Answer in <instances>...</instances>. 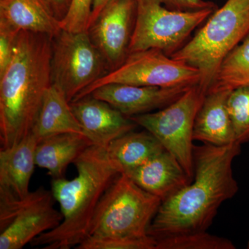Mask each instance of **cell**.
Masks as SVG:
<instances>
[{"mask_svg":"<svg viewBox=\"0 0 249 249\" xmlns=\"http://www.w3.org/2000/svg\"><path fill=\"white\" fill-rule=\"evenodd\" d=\"M241 145H195L193 180L162 201L147 234L157 240L207 231L221 205L238 191L232 162L241 153Z\"/></svg>","mask_w":249,"mask_h":249,"instance_id":"obj_1","label":"cell"},{"mask_svg":"<svg viewBox=\"0 0 249 249\" xmlns=\"http://www.w3.org/2000/svg\"><path fill=\"white\" fill-rule=\"evenodd\" d=\"M53 36L22 31L12 60L0 75V143L7 148L31 134L52 85Z\"/></svg>","mask_w":249,"mask_h":249,"instance_id":"obj_2","label":"cell"},{"mask_svg":"<svg viewBox=\"0 0 249 249\" xmlns=\"http://www.w3.org/2000/svg\"><path fill=\"white\" fill-rule=\"evenodd\" d=\"M77 176L52 179V192L62 214L60 225L31 242L42 249H76L89 237L91 222L105 192L120 172L105 147L92 145L73 162Z\"/></svg>","mask_w":249,"mask_h":249,"instance_id":"obj_3","label":"cell"},{"mask_svg":"<svg viewBox=\"0 0 249 249\" xmlns=\"http://www.w3.org/2000/svg\"><path fill=\"white\" fill-rule=\"evenodd\" d=\"M249 36V0H227L178 52L170 55L198 69L207 92L226 57Z\"/></svg>","mask_w":249,"mask_h":249,"instance_id":"obj_4","label":"cell"},{"mask_svg":"<svg viewBox=\"0 0 249 249\" xmlns=\"http://www.w3.org/2000/svg\"><path fill=\"white\" fill-rule=\"evenodd\" d=\"M161 203L160 197L144 191L125 174H120L100 200L89 237L146 236Z\"/></svg>","mask_w":249,"mask_h":249,"instance_id":"obj_5","label":"cell"},{"mask_svg":"<svg viewBox=\"0 0 249 249\" xmlns=\"http://www.w3.org/2000/svg\"><path fill=\"white\" fill-rule=\"evenodd\" d=\"M215 10L175 11L165 7L160 0H136L129 53L157 49L170 56L186 43L193 31Z\"/></svg>","mask_w":249,"mask_h":249,"instance_id":"obj_6","label":"cell"},{"mask_svg":"<svg viewBox=\"0 0 249 249\" xmlns=\"http://www.w3.org/2000/svg\"><path fill=\"white\" fill-rule=\"evenodd\" d=\"M206 93L199 85H194L160 110L129 118L155 136L192 179L194 177L193 129Z\"/></svg>","mask_w":249,"mask_h":249,"instance_id":"obj_7","label":"cell"},{"mask_svg":"<svg viewBox=\"0 0 249 249\" xmlns=\"http://www.w3.org/2000/svg\"><path fill=\"white\" fill-rule=\"evenodd\" d=\"M109 72L88 31L62 30L52 39L51 80L67 101L75 98Z\"/></svg>","mask_w":249,"mask_h":249,"instance_id":"obj_8","label":"cell"},{"mask_svg":"<svg viewBox=\"0 0 249 249\" xmlns=\"http://www.w3.org/2000/svg\"><path fill=\"white\" fill-rule=\"evenodd\" d=\"M200 80V71L196 67L175 60L160 49H147L129 53L120 66L96 80L73 101L109 83L173 88L194 86Z\"/></svg>","mask_w":249,"mask_h":249,"instance_id":"obj_9","label":"cell"},{"mask_svg":"<svg viewBox=\"0 0 249 249\" xmlns=\"http://www.w3.org/2000/svg\"><path fill=\"white\" fill-rule=\"evenodd\" d=\"M52 191L40 186L24 199L0 204V249H21L62 222Z\"/></svg>","mask_w":249,"mask_h":249,"instance_id":"obj_10","label":"cell"},{"mask_svg":"<svg viewBox=\"0 0 249 249\" xmlns=\"http://www.w3.org/2000/svg\"><path fill=\"white\" fill-rule=\"evenodd\" d=\"M135 14L136 0H111L88 28L109 71L120 66L128 55Z\"/></svg>","mask_w":249,"mask_h":249,"instance_id":"obj_11","label":"cell"},{"mask_svg":"<svg viewBox=\"0 0 249 249\" xmlns=\"http://www.w3.org/2000/svg\"><path fill=\"white\" fill-rule=\"evenodd\" d=\"M70 106L83 133L98 146L107 148L113 141L138 126L109 103L91 94L71 101Z\"/></svg>","mask_w":249,"mask_h":249,"instance_id":"obj_12","label":"cell"},{"mask_svg":"<svg viewBox=\"0 0 249 249\" xmlns=\"http://www.w3.org/2000/svg\"><path fill=\"white\" fill-rule=\"evenodd\" d=\"M191 88H162L109 83L99 87L90 94L131 118L169 106Z\"/></svg>","mask_w":249,"mask_h":249,"instance_id":"obj_13","label":"cell"},{"mask_svg":"<svg viewBox=\"0 0 249 249\" xmlns=\"http://www.w3.org/2000/svg\"><path fill=\"white\" fill-rule=\"evenodd\" d=\"M37 144L31 133L16 145L0 150V204L22 200L30 193Z\"/></svg>","mask_w":249,"mask_h":249,"instance_id":"obj_14","label":"cell"},{"mask_svg":"<svg viewBox=\"0 0 249 249\" xmlns=\"http://www.w3.org/2000/svg\"><path fill=\"white\" fill-rule=\"evenodd\" d=\"M125 175L144 191L158 196L162 201L193 180L177 159L165 150Z\"/></svg>","mask_w":249,"mask_h":249,"instance_id":"obj_15","label":"cell"},{"mask_svg":"<svg viewBox=\"0 0 249 249\" xmlns=\"http://www.w3.org/2000/svg\"><path fill=\"white\" fill-rule=\"evenodd\" d=\"M231 91L220 88L208 90L196 114L193 129L194 141L217 146L237 142L227 107Z\"/></svg>","mask_w":249,"mask_h":249,"instance_id":"obj_16","label":"cell"},{"mask_svg":"<svg viewBox=\"0 0 249 249\" xmlns=\"http://www.w3.org/2000/svg\"><path fill=\"white\" fill-rule=\"evenodd\" d=\"M93 145L84 134L67 132L41 139L36 149V163L48 172L52 179L65 178L70 163Z\"/></svg>","mask_w":249,"mask_h":249,"instance_id":"obj_17","label":"cell"},{"mask_svg":"<svg viewBox=\"0 0 249 249\" xmlns=\"http://www.w3.org/2000/svg\"><path fill=\"white\" fill-rule=\"evenodd\" d=\"M0 24L20 32L53 36L62 30L40 0H0Z\"/></svg>","mask_w":249,"mask_h":249,"instance_id":"obj_18","label":"cell"},{"mask_svg":"<svg viewBox=\"0 0 249 249\" xmlns=\"http://www.w3.org/2000/svg\"><path fill=\"white\" fill-rule=\"evenodd\" d=\"M67 132L84 134L65 94L52 84L46 91L31 133L38 142L49 136Z\"/></svg>","mask_w":249,"mask_h":249,"instance_id":"obj_19","label":"cell"},{"mask_svg":"<svg viewBox=\"0 0 249 249\" xmlns=\"http://www.w3.org/2000/svg\"><path fill=\"white\" fill-rule=\"evenodd\" d=\"M164 150L158 139L147 130L130 131L113 141L106 148L109 160L121 174L138 168Z\"/></svg>","mask_w":249,"mask_h":249,"instance_id":"obj_20","label":"cell"},{"mask_svg":"<svg viewBox=\"0 0 249 249\" xmlns=\"http://www.w3.org/2000/svg\"><path fill=\"white\" fill-rule=\"evenodd\" d=\"M249 87V36L223 60L210 88L233 90Z\"/></svg>","mask_w":249,"mask_h":249,"instance_id":"obj_21","label":"cell"},{"mask_svg":"<svg viewBox=\"0 0 249 249\" xmlns=\"http://www.w3.org/2000/svg\"><path fill=\"white\" fill-rule=\"evenodd\" d=\"M156 249H235L231 241L204 231L169 236L156 240Z\"/></svg>","mask_w":249,"mask_h":249,"instance_id":"obj_22","label":"cell"},{"mask_svg":"<svg viewBox=\"0 0 249 249\" xmlns=\"http://www.w3.org/2000/svg\"><path fill=\"white\" fill-rule=\"evenodd\" d=\"M235 142L240 145L249 142V87L232 90L227 101Z\"/></svg>","mask_w":249,"mask_h":249,"instance_id":"obj_23","label":"cell"},{"mask_svg":"<svg viewBox=\"0 0 249 249\" xmlns=\"http://www.w3.org/2000/svg\"><path fill=\"white\" fill-rule=\"evenodd\" d=\"M157 242L147 235L141 237H89L76 249H156Z\"/></svg>","mask_w":249,"mask_h":249,"instance_id":"obj_24","label":"cell"},{"mask_svg":"<svg viewBox=\"0 0 249 249\" xmlns=\"http://www.w3.org/2000/svg\"><path fill=\"white\" fill-rule=\"evenodd\" d=\"M92 5L93 0H73L68 14L60 22L61 29L71 32L88 31Z\"/></svg>","mask_w":249,"mask_h":249,"instance_id":"obj_25","label":"cell"},{"mask_svg":"<svg viewBox=\"0 0 249 249\" xmlns=\"http://www.w3.org/2000/svg\"><path fill=\"white\" fill-rule=\"evenodd\" d=\"M19 33L0 24V75L4 73L12 60Z\"/></svg>","mask_w":249,"mask_h":249,"instance_id":"obj_26","label":"cell"},{"mask_svg":"<svg viewBox=\"0 0 249 249\" xmlns=\"http://www.w3.org/2000/svg\"><path fill=\"white\" fill-rule=\"evenodd\" d=\"M165 7L175 11H196L205 9H217V5L205 0H160Z\"/></svg>","mask_w":249,"mask_h":249,"instance_id":"obj_27","label":"cell"},{"mask_svg":"<svg viewBox=\"0 0 249 249\" xmlns=\"http://www.w3.org/2000/svg\"><path fill=\"white\" fill-rule=\"evenodd\" d=\"M55 19L61 21L68 14L73 0H40Z\"/></svg>","mask_w":249,"mask_h":249,"instance_id":"obj_28","label":"cell"},{"mask_svg":"<svg viewBox=\"0 0 249 249\" xmlns=\"http://www.w3.org/2000/svg\"><path fill=\"white\" fill-rule=\"evenodd\" d=\"M111 0H93L92 11H91V18L89 19V27L90 24H92L95 19L97 18L98 15L101 12L103 8Z\"/></svg>","mask_w":249,"mask_h":249,"instance_id":"obj_29","label":"cell"},{"mask_svg":"<svg viewBox=\"0 0 249 249\" xmlns=\"http://www.w3.org/2000/svg\"><path fill=\"white\" fill-rule=\"evenodd\" d=\"M247 249H249V240L248 242V244H247Z\"/></svg>","mask_w":249,"mask_h":249,"instance_id":"obj_30","label":"cell"}]
</instances>
